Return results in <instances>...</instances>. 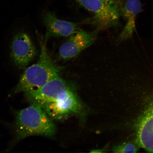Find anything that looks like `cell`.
<instances>
[{
  "mask_svg": "<svg viewBox=\"0 0 153 153\" xmlns=\"http://www.w3.org/2000/svg\"><path fill=\"white\" fill-rule=\"evenodd\" d=\"M36 54L37 50L27 34L20 32L15 36L11 45L10 56L15 65L25 68Z\"/></svg>",
  "mask_w": 153,
  "mask_h": 153,
  "instance_id": "obj_5",
  "label": "cell"
},
{
  "mask_svg": "<svg viewBox=\"0 0 153 153\" xmlns=\"http://www.w3.org/2000/svg\"><path fill=\"white\" fill-rule=\"evenodd\" d=\"M40 106L53 120L62 119L68 114L77 112L81 108L75 94L69 88L54 100Z\"/></svg>",
  "mask_w": 153,
  "mask_h": 153,
  "instance_id": "obj_4",
  "label": "cell"
},
{
  "mask_svg": "<svg viewBox=\"0 0 153 153\" xmlns=\"http://www.w3.org/2000/svg\"><path fill=\"white\" fill-rule=\"evenodd\" d=\"M43 20L46 28V41L51 37H69L81 30L77 24L60 20L51 11L44 14Z\"/></svg>",
  "mask_w": 153,
  "mask_h": 153,
  "instance_id": "obj_9",
  "label": "cell"
},
{
  "mask_svg": "<svg viewBox=\"0 0 153 153\" xmlns=\"http://www.w3.org/2000/svg\"><path fill=\"white\" fill-rule=\"evenodd\" d=\"M45 43L41 42V53L38 62L25 70L16 88V92L26 93L35 90L59 76L63 68L57 65L49 56Z\"/></svg>",
  "mask_w": 153,
  "mask_h": 153,
  "instance_id": "obj_1",
  "label": "cell"
},
{
  "mask_svg": "<svg viewBox=\"0 0 153 153\" xmlns=\"http://www.w3.org/2000/svg\"><path fill=\"white\" fill-rule=\"evenodd\" d=\"M97 32H88L81 30L72 34L61 46L59 52V56L66 61L77 56L94 42Z\"/></svg>",
  "mask_w": 153,
  "mask_h": 153,
  "instance_id": "obj_6",
  "label": "cell"
},
{
  "mask_svg": "<svg viewBox=\"0 0 153 153\" xmlns=\"http://www.w3.org/2000/svg\"><path fill=\"white\" fill-rule=\"evenodd\" d=\"M94 15V19L97 31L117 25L120 16V9L111 7L98 0H75Z\"/></svg>",
  "mask_w": 153,
  "mask_h": 153,
  "instance_id": "obj_3",
  "label": "cell"
},
{
  "mask_svg": "<svg viewBox=\"0 0 153 153\" xmlns=\"http://www.w3.org/2000/svg\"><path fill=\"white\" fill-rule=\"evenodd\" d=\"M119 8L122 14L126 21L125 26L117 37L121 42L131 38L135 30L136 17L143 11L140 0H119Z\"/></svg>",
  "mask_w": 153,
  "mask_h": 153,
  "instance_id": "obj_10",
  "label": "cell"
},
{
  "mask_svg": "<svg viewBox=\"0 0 153 153\" xmlns=\"http://www.w3.org/2000/svg\"><path fill=\"white\" fill-rule=\"evenodd\" d=\"M16 126L19 139L37 135L52 137L56 131L51 118L42 107L35 103L18 112Z\"/></svg>",
  "mask_w": 153,
  "mask_h": 153,
  "instance_id": "obj_2",
  "label": "cell"
},
{
  "mask_svg": "<svg viewBox=\"0 0 153 153\" xmlns=\"http://www.w3.org/2000/svg\"><path fill=\"white\" fill-rule=\"evenodd\" d=\"M138 150L135 145L131 143H124L115 146L113 149L114 153H135Z\"/></svg>",
  "mask_w": 153,
  "mask_h": 153,
  "instance_id": "obj_11",
  "label": "cell"
},
{
  "mask_svg": "<svg viewBox=\"0 0 153 153\" xmlns=\"http://www.w3.org/2000/svg\"><path fill=\"white\" fill-rule=\"evenodd\" d=\"M136 132L139 146L147 152H153V95L139 118Z\"/></svg>",
  "mask_w": 153,
  "mask_h": 153,
  "instance_id": "obj_7",
  "label": "cell"
},
{
  "mask_svg": "<svg viewBox=\"0 0 153 153\" xmlns=\"http://www.w3.org/2000/svg\"><path fill=\"white\" fill-rule=\"evenodd\" d=\"M68 88L66 81L58 76L39 89L25 94L28 99L41 105L54 100Z\"/></svg>",
  "mask_w": 153,
  "mask_h": 153,
  "instance_id": "obj_8",
  "label": "cell"
},
{
  "mask_svg": "<svg viewBox=\"0 0 153 153\" xmlns=\"http://www.w3.org/2000/svg\"><path fill=\"white\" fill-rule=\"evenodd\" d=\"M104 4L119 9V0H98Z\"/></svg>",
  "mask_w": 153,
  "mask_h": 153,
  "instance_id": "obj_12",
  "label": "cell"
},
{
  "mask_svg": "<svg viewBox=\"0 0 153 153\" xmlns=\"http://www.w3.org/2000/svg\"><path fill=\"white\" fill-rule=\"evenodd\" d=\"M103 150H93L91 152V153H101L104 152H103Z\"/></svg>",
  "mask_w": 153,
  "mask_h": 153,
  "instance_id": "obj_13",
  "label": "cell"
}]
</instances>
